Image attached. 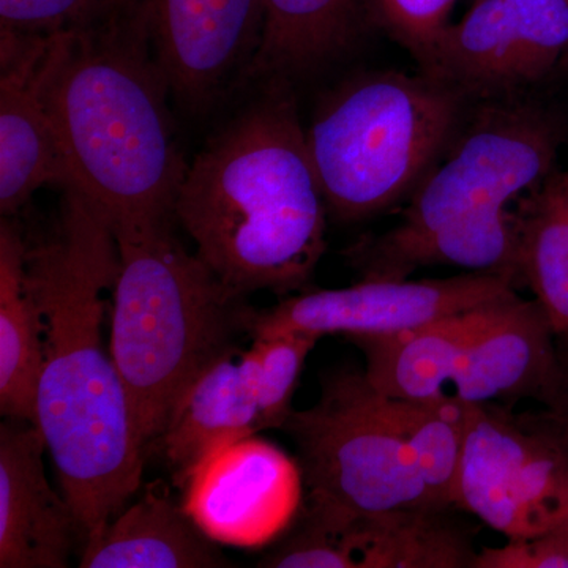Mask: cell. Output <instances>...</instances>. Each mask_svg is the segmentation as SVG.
Wrapping results in <instances>:
<instances>
[{
  "label": "cell",
  "instance_id": "cell-1",
  "mask_svg": "<svg viewBox=\"0 0 568 568\" xmlns=\"http://www.w3.org/2000/svg\"><path fill=\"white\" fill-rule=\"evenodd\" d=\"M62 190L58 227L28 244L26 265L44 331L37 425L85 544L140 488L148 448L103 342L118 275L114 233L78 190Z\"/></svg>",
  "mask_w": 568,
  "mask_h": 568
},
{
  "label": "cell",
  "instance_id": "cell-2",
  "mask_svg": "<svg viewBox=\"0 0 568 568\" xmlns=\"http://www.w3.org/2000/svg\"><path fill=\"white\" fill-rule=\"evenodd\" d=\"M327 204L290 81L264 91L186 168L174 219L196 254L244 295L301 293L327 248Z\"/></svg>",
  "mask_w": 568,
  "mask_h": 568
},
{
  "label": "cell",
  "instance_id": "cell-3",
  "mask_svg": "<svg viewBox=\"0 0 568 568\" xmlns=\"http://www.w3.org/2000/svg\"><path fill=\"white\" fill-rule=\"evenodd\" d=\"M47 95L67 186L110 224L174 219L189 163L175 141L170 85L141 0L58 33Z\"/></svg>",
  "mask_w": 568,
  "mask_h": 568
},
{
  "label": "cell",
  "instance_id": "cell-4",
  "mask_svg": "<svg viewBox=\"0 0 568 568\" xmlns=\"http://www.w3.org/2000/svg\"><path fill=\"white\" fill-rule=\"evenodd\" d=\"M171 220L111 224L118 244L112 361L145 448L155 446L209 366L237 353L256 310L171 231Z\"/></svg>",
  "mask_w": 568,
  "mask_h": 568
},
{
  "label": "cell",
  "instance_id": "cell-5",
  "mask_svg": "<svg viewBox=\"0 0 568 568\" xmlns=\"http://www.w3.org/2000/svg\"><path fill=\"white\" fill-rule=\"evenodd\" d=\"M469 100L428 74L365 71L305 129L328 215L357 223L409 200L447 151Z\"/></svg>",
  "mask_w": 568,
  "mask_h": 568
},
{
  "label": "cell",
  "instance_id": "cell-6",
  "mask_svg": "<svg viewBox=\"0 0 568 568\" xmlns=\"http://www.w3.org/2000/svg\"><path fill=\"white\" fill-rule=\"evenodd\" d=\"M298 450L310 507L358 517L443 510L429 496L406 444L387 424L365 373L325 377L320 402L283 425Z\"/></svg>",
  "mask_w": 568,
  "mask_h": 568
},
{
  "label": "cell",
  "instance_id": "cell-7",
  "mask_svg": "<svg viewBox=\"0 0 568 568\" xmlns=\"http://www.w3.org/2000/svg\"><path fill=\"white\" fill-rule=\"evenodd\" d=\"M447 151L410 194L395 233L507 209L558 171L562 115L525 97L477 102Z\"/></svg>",
  "mask_w": 568,
  "mask_h": 568
},
{
  "label": "cell",
  "instance_id": "cell-8",
  "mask_svg": "<svg viewBox=\"0 0 568 568\" xmlns=\"http://www.w3.org/2000/svg\"><path fill=\"white\" fill-rule=\"evenodd\" d=\"M457 506L507 540L559 525L568 514V452L549 422L467 403Z\"/></svg>",
  "mask_w": 568,
  "mask_h": 568
},
{
  "label": "cell",
  "instance_id": "cell-9",
  "mask_svg": "<svg viewBox=\"0 0 568 568\" xmlns=\"http://www.w3.org/2000/svg\"><path fill=\"white\" fill-rule=\"evenodd\" d=\"M568 63V0H477L428 69L470 103L511 99Z\"/></svg>",
  "mask_w": 568,
  "mask_h": 568
},
{
  "label": "cell",
  "instance_id": "cell-10",
  "mask_svg": "<svg viewBox=\"0 0 568 568\" xmlns=\"http://www.w3.org/2000/svg\"><path fill=\"white\" fill-rule=\"evenodd\" d=\"M518 286L511 276L478 272L448 278H362L339 290H304L282 297L272 308L256 312L250 336L394 335L488 304Z\"/></svg>",
  "mask_w": 568,
  "mask_h": 568
},
{
  "label": "cell",
  "instance_id": "cell-11",
  "mask_svg": "<svg viewBox=\"0 0 568 568\" xmlns=\"http://www.w3.org/2000/svg\"><path fill=\"white\" fill-rule=\"evenodd\" d=\"M305 478L301 463L261 437L213 450L185 481L182 507L215 544L257 549L297 518Z\"/></svg>",
  "mask_w": 568,
  "mask_h": 568
},
{
  "label": "cell",
  "instance_id": "cell-12",
  "mask_svg": "<svg viewBox=\"0 0 568 568\" xmlns=\"http://www.w3.org/2000/svg\"><path fill=\"white\" fill-rule=\"evenodd\" d=\"M153 55L171 97L211 110L250 80L264 31L263 0H141Z\"/></svg>",
  "mask_w": 568,
  "mask_h": 568
},
{
  "label": "cell",
  "instance_id": "cell-13",
  "mask_svg": "<svg viewBox=\"0 0 568 568\" xmlns=\"http://www.w3.org/2000/svg\"><path fill=\"white\" fill-rule=\"evenodd\" d=\"M447 510L331 514L306 507L301 529L265 556L272 568H467L477 549Z\"/></svg>",
  "mask_w": 568,
  "mask_h": 568
},
{
  "label": "cell",
  "instance_id": "cell-14",
  "mask_svg": "<svg viewBox=\"0 0 568 568\" xmlns=\"http://www.w3.org/2000/svg\"><path fill=\"white\" fill-rule=\"evenodd\" d=\"M55 40L58 33L0 31V212L6 219L41 186L70 183L47 95Z\"/></svg>",
  "mask_w": 568,
  "mask_h": 568
},
{
  "label": "cell",
  "instance_id": "cell-15",
  "mask_svg": "<svg viewBox=\"0 0 568 568\" xmlns=\"http://www.w3.org/2000/svg\"><path fill=\"white\" fill-rule=\"evenodd\" d=\"M568 381L547 313L536 298L508 294L473 339L448 395L470 405L558 402Z\"/></svg>",
  "mask_w": 568,
  "mask_h": 568
},
{
  "label": "cell",
  "instance_id": "cell-16",
  "mask_svg": "<svg viewBox=\"0 0 568 568\" xmlns=\"http://www.w3.org/2000/svg\"><path fill=\"white\" fill-rule=\"evenodd\" d=\"M39 425H0V567L63 568L80 526L44 473Z\"/></svg>",
  "mask_w": 568,
  "mask_h": 568
},
{
  "label": "cell",
  "instance_id": "cell-17",
  "mask_svg": "<svg viewBox=\"0 0 568 568\" xmlns=\"http://www.w3.org/2000/svg\"><path fill=\"white\" fill-rule=\"evenodd\" d=\"M365 280H405L422 267L450 265L478 274L508 275L523 284L517 213L511 209L478 213L425 233L395 231L362 239L347 250Z\"/></svg>",
  "mask_w": 568,
  "mask_h": 568
},
{
  "label": "cell",
  "instance_id": "cell-18",
  "mask_svg": "<svg viewBox=\"0 0 568 568\" xmlns=\"http://www.w3.org/2000/svg\"><path fill=\"white\" fill-rule=\"evenodd\" d=\"M504 297L399 334L354 336L349 342L364 353L366 379L381 394L405 399L443 398L467 346Z\"/></svg>",
  "mask_w": 568,
  "mask_h": 568
},
{
  "label": "cell",
  "instance_id": "cell-19",
  "mask_svg": "<svg viewBox=\"0 0 568 568\" xmlns=\"http://www.w3.org/2000/svg\"><path fill=\"white\" fill-rule=\"evenodd\" d=\"M263 429L256 381L242 355L233 353L197 377L156 444L181 487L213 450Z\"/></svg>",
  "mask_w": 568,
  "mask_h": 568
},
{
  "label": "cell",
  "instance_id": "cell-20",
  "mask_svg": "<svg viewBox=\"0 0 568 568\" xmlns=\"http://www.w3.org/2000/svg\"><path fill=\"white\" fill-rule=\"evenodd\" d=\"M162 484L149 485L140 500L119 511L92 540L85 541L82 568L231 567L185 508L174 504Z\"/></svg>",
  "mask_w": 568,
  "mask_h": 568
},
{
  "label": "cell",
  "instance_id": "cell-21",
  "mask_svg": "<svg viewBox=\"0 0 568 568\" xmlns=\"http://www.w3.org/2000/svg\"><path fill=\"white\" fill-rule=\"evenodd\" d=\"M264 31L250 80L291 81L349 50L368 26L362 0H263Z\"/></svg>",
  "mask_w": 568,
  "mask_h": 568
},
{
  "label": "cell",
  "instance_id": "cell-22",
  "mask_svg": "<svg viewBox=\"0 0 568 568\" xmlns=\"http://www.w3.org/2000/svg\"><path fill=\"white\" fill-rule=\"evenodd\" d=\"M20 226L0 223V410L37 425V394L44 362L43 316L26 265Z\"/></svg>",
  "mask_w": 568,
  "mask_h": 568
},
{
  "label": "cell",
  "instance_id": "cell-23",
  "mask_svg": "<svg viewBox=\"0 0 568 568\" xmlns=\"http://www.w3.org/2000/svg\"><path fill=\"white\" fill-rule=\"evenodd\" d=\"M523 284L547 313L559 354L568 353V192L559 170L515 207Z\"/></svg>",
  "mask_w": 568,
  "mask_h": 568
},
{
  "label": "cell",
  "instance_id": "cell-24",
  "mask_svg": "<svg viewBox=\"0 0 568 568\" xmlns=\"http://www.w3.org/2000/svg\"><path fill=\"white\" fill-rule=\"evenodd\" d=\"M381 413L416 459L436 506H457L459 462L466 433L467 403L452 395L436 399L394 398L377 392Z\"/></svg>",
  "mask_w": 568,
  "mask_h": 568
},
{
  "label": "cell",
  "instance_id": "cell-25",
  "mask_svg": "<svg viewBox=\"0 0 568 568\" xmlns=\"http://www.w3.org/2000/svg\"><path fill=\"white\" fill-rule=\"evenodd\" d=\"M317 339L301 332L254 336L242 354L256 381L265 429L283 428L293 413L294 392Z\"/></svg>",
  "mask_w": 568,
  "mask_h": 568
},
{
  "label": "cell",
  "instance_id": "cell-26",
  "mask_svg": "<svg viewBox=\"0 0 568 568\" xmlns=\"http://www.w3.org/2000/svg\"><path fill=\"white\" fill-rule=\"evenodd\" d=\"M362 3L369 26L386 32L425 71L440 37L452 24L458 0H362Z\"/></svg>",
  "mask_w": 568,
  "mask_h": 568
},
{
  "label": "cell",
  "instance_id": "cell-27",
  "mask_svg": "<svg viewBox=\"0 0 568 568\" xmlns=\"http://www.w3.org/2000/svg\"><path fill=\"white\" fill-rule=\"evenodd\" d=\"M133 0H0V31L54 36L103 20Z\"/></svg>",
  "mask_w": 568,
  "mask_h": 568
},
{
  "label": "cell",
  "instance_id": "cell-28",
  "mask_svg": "<svg viewBox=\"0 0 568 568\" xmlns=\"http://www.w3.org/2000/svg\"><path fill=\"white\" fill-rule=\"evenodd\" d=\"M474 568H568V518L538 536L480 549Z\"/></svg>",
  "mask_w": 568,
  "mask_h": 568
},
{
  "label": "cell",
  "instance_id": "cell-29",
  "mask_svg": "<svg viewBox=\"0 0 568 568\" xmlns=\"http://www.w3.org/2000/svg\"><path fill=\"white\" fill-rule=\"evenodd\" d=\"M547 420L552 429L558 433L559 439L562 440L564 447L568 452V384L558 402L551 406V414H549Z\"/></svg>",
  "mask_w": 568,
  "mask_h": 568
},
{
  "label": "cell",
  "instance_id": "cell-30",
  "mask_svg": "<svg viewBox=\"0 0 568 568\" xmlns=\"http://www.w3.org/2000/svg\"><path fill=\"white\" fill-rule=\"evenodd\" d=\"M559 179H560V182H562L564 189H566L568 192V170L559 171Z\"/></svg>",
  "mask_w": 568,
  "mask_h": 568
},
{
  "label": "cell",
  "instance_id": "cell-31",
  "mask_svg": "<svg viewBox=\"0 0 568 568\" xmlns=\"http://www.w3.org/2000/svg\"><path fill=\"white\" fill-rule=\"evenodd\" d=\"M474 2H477V0H469V3H474Z\"/></svg>",
  "mask_w": 568,
  "mask_h": 568
},
{
  "label": "cell",
  "instance_id": "cell-32",
  "mask_svg": "<svg viewBox=\"0 0 568 568\" xmlns=\"http://www.w3.org/2000/svg\"><path fill=\"white\" fill-rule=\"evenodd\" d=\"M567 518H568V514H567Z\"/></svg>",
  "mask_w": 568,
  "mask_h": 568
}]
</instances>
